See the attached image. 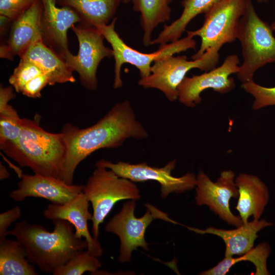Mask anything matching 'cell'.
<instances>
[{
	"label": "cell",
	"mask_w": 275,
	"mask_h": 275,
	"mask_svg": "<svg viewBox=\"0 0 275 275\" xmlns=\"http://www.w3.org/2000/svg\"><path fill=\"white\" fill-rule=\"evenodd\" d=\"M61 132L67 149L62 179L69 184H73L78 165L94 152L118 148L129 138L142 140L148 136L128 100L116 104L91 126L80 128L67 123Z\"/></svg>",
	"instance_id": "1"
},
{
	"label": "cell",
	"mask_w": 275,
	"mask_h": 275,
	"mask_svg": "<svg viewBox=\"0 0 275 275\" xmlns=\"http://www.w3.org/2000/svg\"><path fill=\"white\" fill-rule=\"evenodd\" d=\"M53 223L54 229L50 232L41 225L24 219L8 232L24 246L29 261L46 273H52L79 252L88 249L87 241L76 236L69 222L56 219Z\"/></svg>",
	"instance_id": "2"
},
{
	"label": "cell",
	"mask_w": 275,
	"mask_h": 275,
	"mask_svg": "<svg viewBox=\"0 0 275 275\" xmlns=\"http://www.w3.org/2000/svg\"><path fill=\"white\" fill-rule=\"evenodd\" d=\"M0 148L20 166L30 168L35 174L62 179L67 150L63 134L44 130L38 117L23 118L18 139Z\"/></svg>",
	"instance_id": "3"
},
{
	"label": "cell",
	"mask_w": 275,
	"mask_h": 275,
	"mask_svg": "<svg viewBox=\"0 0 275 275\" xmlns=\"http://www.w3.org/2000/svg\"><path fill=\"white\" fill-rule=\"evenodd\" d=\"M273 31L270 25L259 17L251 1L240 19L237 38L241 45L243 63L236 74L242 83L253 79L259 69L275 62Z\"/></svg>",
	"instance_id": "4"
},
{
	"label": "cell",
	"mask_w": 275,
	"mask_h": 275,
	"mask_svg": "<svg viewBox=\"0 0 275 275\" xmlns=\"http://www.w3.org/2000/svg\"><path fill=\"white\" fill-rule=\"evenodd\" d=\"M82 191L92 206V233L96 239L100 225L117 202L124 200L136 201L141 198L139 189L134 182L101 167H96L84 185Z\"/></svg>",
	"instance_id": "5"
},
{
	"label": "cell",
	"mask_w": 275,
	"mask_h": 275,
	"mask_svg": "<svg viewBox=\"0 0 275 275\" xmlns=\"http://www.w3.org/2000/svg\"><path fill=\"white\" fill-rule=\"evenodd\" d=\"M117 19V17H114L109 24L97 28L111 44L113 51L115 60L114 89H119L122 86L121 70L124 64H129L136 68L140 72L141 78H143L150 75L152 64L156 60L196 48V41L193 37L187 35L176 41L159 45L158 49L153 52H140L127 45L115 31Z\"/></svg>",
	"instance_id": "6"
},
{
	"label": "cell",
	"mask_w": 275,
	"mask_h": 275,
	"mask_svg": "<svg viewBox=\"0 0 275 275\" xmlns=\"http://www.w3.org/2000/svg\"><path fill=\"white\" fill-rule=\"evenodd\" d=\"M252 0H222L205 14L202 26L188 31L187 35L199 37L200 47L191 56L192 60L201 58L209 49L219 50L223 45L233 42L237 38L240 19Z\"/></svg>",
	"instance_id": "7"
},
{
	"label": "cell",
	"mask_w": 275,
	"mask_h": 275,
	"mask_svg": "<svg viewBox=\"0 0 275 275\" xmlns=\"http://www.w3.org/2000/svg\"><path fill=\"white\" fill-rule=\"evenodd\" d=\"M219 59V50L215 49H209L201 58L190 61L185 56H166L153 63L150 75L141 78L138 84L145 89H158L174 102L178 99L180 84L190 70L208 71L216 67Z\"/></svg>",
	"instance_id": "8"
},
{
	"label": "cell",
	"mask_w": 275,
	"mask_h": 275,
	"mask_svg": "<svg viewBox=\"0 0 275 275\" xmlns=\"http://www.w3.org/2000/svg\"><path fill=\"white\" fill-rule=\"evenodd\" d=\"M136 203L130 200L125 202L121 211L106 224L107 232L117 235L120 241L119 260L122 263L130 262L132 252L139 247L148 250V243L145 238L146 230L156 218L177 224L168 215L150 204H145L146 213L141 217L134 215Z\"/></svg>",
	"instance_id": "9"
},
{
	"label": "cell",
	"mask_w": 275,
	"mask_h": 275,
	"mask_svg": "<svg viewBox=\"0 0 275 275\" xmlns=\"http://www.w3.org/2000/svg\"><path fill=\"white\" fill-rule=\"evenodd\" d=\"M78 23L71 28L78 41V53L75 56L70 52L65 61L73 71L78 73L81 85L94 91L98 87V67L104 58L113 57V51L105 46L104 36L97 28Z\"/></svg>",
	"instance_id": "10"
},
{
	"label": "cell",
	"mask_w": 275,
	"mask_h": 275,
	"mask_svg": "<svg viewBox=\"0 0 275 275\" xmlns=\"http://www.w3.org/2000/svg\"><path fill=\"white\" fill-rule=\"evenodd\" d=\"M96 167H104L112 170L118 176L132 182H144L148 180L157 181L160 185L162 198L172 193H182L195 188L196 176L193 173L176 177L172 175L176 166V160L169 162L163 167L149 166L146 162L130 163L119 161L114 163L102 159L95 163Z\"/></svg>",
	"instance_id": "11"
},
{
	"label": "cell",
	"mask_w": 275,
	"mask_h": 275,
	"mask_svg": "<svg viewBox=\"0 0 275 275\" xmlns=\"http://www.w3.org/2000/svg\"><path fill=\"white\" fill-rule=\"evenodd\" d=\"M239 60L236 54L227 56L222 64L208 71L191 77L185 76L180 84L178 100L185 106L193 107L202 101L201 94L211 89L220 94H226L235 87L234 79L230 76L237 74Z\"/></svg>",
	"instance_id": "12"
},
{
	"label": "cell",
	"mask_w": 275,
	"mask_h": 275,
	"mask_svg": "<svg viewBox=\"0 0 275 275\" xmlns=\"http://www.w3.org/2000/svg\"><path fill=\"white\" fill-rule=\"evenodd\" d=\"M235 177L232 171H224L217 181L213 182L207 175L200 172L196 176L195 201L198 205L208 206L222 219L237 227L243 222L231 212L229 204L232 198L238 197Z\"/></svg>",
	"instance_id": "13"
},
{
	"label": "cell",
	"mask_w": 275,
	"mask_h": 275,
	"mask_svg": "<svg viewBox=\"0 0 275 275\" xmlns=\"http://www.w3.org/2000/svg\"><path fill=\"white\" fill-rule=\"evenodd\" d=\"M43 10L41 19L42 42L65 60L70 51L67 32L81 20L77 13L68 7H58L55 0H41Z\"/></svg>",
	"instance_id": "14"
},
{
	"label": "cell",
	"mask_w": 275,
	"mask_h": 275,
	"mask_svg": "<svg viewBox=\"0 0 275 275\" xmlns=\"http://www.w3.org/2000/svg\"><path fill=\"white\" fill-rule=\"evenodd\" d=\"M18 182V188L12 191L10 197L20 202L28 197L41 198L52 204H63L82 191L84 185L69 184L56 177L42 175L23 174Z\"/></svg>",
	"instance_id": "15"
},
{
	"label": "cell",
	"mask_w": 275,
	"mask_h": 275,
	"mask_svg": "<svg viewBox=\"0 0 275 275\" xmlns=\"http://www.w3.org/2000/svg\"><path fill=\"white\" fill-rule=\"evenodd\" d=\"M43 10L41 0H37L12 22L8 38L1 44V58L12 60L15 56L20 57L32 45L42 41Z\"/></svg>",
	"instance_id": "16"
},
{
	"label": "cell",
	"mask_w": 275,
	"mask_h": 275,
	"mask_svg": "<svg viewBox=\"0 0 275 275\" xmlns=\"http://www.w3.org/2000/svg\"><path fill=\"white\" fill-rule=\"evenodd\" d=\"M89 203L81 191L64 204H49L43 214L48 219H62L69 222L74 227L76 236L79 238H84L87 241V250L99 257L102 254V248L98 239L91 235L88 226V222L92 221L93 218V214L89 210Z\"/></svg>",
	"instance_id": "17"
},
{
	"label": "cell",
	"mask_w": 275,
	"mask_h": 275,
	"mask_svg": "<svg viewBox=\"0 0 275 275\" xmlns=\"http://www.w3.org/2000/svg\"><path fill=\"white\" fill-rule=\"evenodd\" d=\"M235 182L239 193L235 208L243 224L252 216L259 219L269 201L267 186L258 177L246 173L239 174Z\"/></svg>",
	"instance_id": "18"
},
{
	"label": "cell",
	"mask_w": 275,
	"mask_h": 275,
	"mask_svg": "<svg viewBox=\"0 0 275 275\" xmlns=\"http://www.w3.org/2000/svg\"><path fill=\"white\" fill-rule=\"evenodd\" d=\"M273 224L264 219L243 223L233 230H224L210 227L205 230L188 228L197 233L210 234L221 237L225 242V257L242 255L254 248V243L258 237V233L263 228L271 226Z\"/></svg>",
	"instance_id": "19"
},
{
	"label": "cell",
	"mask_w": 275,
	"mask_h": 275,
	"mask_svg": "<svg viewBox=\"0 0 275 275\" xmlns=\"http://www.w3.org/2000/svg\"><path fill=\"white\" fill-rule=\"evenodd\" d=\"M33 62L48 77L49 86L74 82L73 71L65 61L42 41L32 45L20 57Z\"/></svg>",
	"instance_id": "20"
},
{
	"label": "cell",
	"mask_w": 275,
	"mask_h": 275,
	"mask_svg": "<svg viewBox=\"0 0 275 275\" xmlns=\"http://www.w3.org/2000/svg\"><path fill=\"white\" fill-rule=\"evenodd\" d=\"M61 7H68L80 17L81 23L97 28L109 24L122 0H55Z\"/></svg>",
	"instance_id": "21"
},
{
	"label": "cell",
	"mask_w": 275,
	"mask_h": 275,
	"mask_svg": "<svg viewBox=\"0 0 275 275\" xmlns=\"http://www.w3.org/2000/svg\"><path fill=\"white\" fill-rule=\"evenodd\" d=\"M222 0H182L183 11L180 16L169 25H164L151 45H164L180 39L189 22L197 15L204 14Z\"/></svg>",
	"instance_id": "22"
},
{
	"label": "cell",
	"mask_w": 275,
	"mask_h": 275,
	"mask_svg": "<svg viewBox=\"0 0 275 275\" xmlns=\"http://www.w3.org/2000/svg\"><path fill=\"white\" fill-rule=\"evenodd\" d=\"M172 0H131L133 9L140 13V23L143 30V43L151 45V36L155 29L171 18Z\"/></svg>",
	"instance_id": "23"
},
{
	"label": "cell",
	"mask_w": 275,
	"mask_h": 275,
	"mask_svg": "<svg viewBox=\"0 0 275 275\" xmlns=\"http://www.w3.org/2000/svg\"><path fill=\"white\" fill-rule=\"evenodd\" d=\"M1 275H38L28 259L24 246L17 239L0 243Z\"/></svg>",
	"instance_id": "24"
},
{
	"label": "cell",
	"mask_w": 275,
	"mask_h": 275,
	"mask_svg": "<svg viewBox=\"0 0 275 275\" xmlns=\"http://www.w3.org/2000/svg\"><path fill=\"white\" fill-rule=\"evenodd\" d=\"M271 252L269 244L264 242L253 248L240 257H225L216 265L200 273L202 275H225L235 264L244 261L252 262L255 266V275H268L267 260Z\"/></svg>",
	"instance_id": "25"
},
{
	"label": "cell",
	"mask_w": 275,
	"mask_h": 275,
	"mask_svg": "<svg viewBox=\"0 0 275 275\" xmlns=\"http://www.w3.org/2000/svg\"><path fill=\"white\" fill-rule=\"evenodd\" d=\"M102 263L98 257L91 254L87 250L79 252L64 265L57 268L53 275H81L89 271L96 274Z\"/></svg>",
	"instance_id": "26"
},
{
	"label": "cell",
	"mask_w": 275,
	"mask_h": 275,
	"mask_svg": "<svg viewBox=\"0 0 275 275\" xmlns=\"http://www.w3.org/2000/svg\"><path fill=\"white\" fill-rule=\"evenodd\" d=\"M23 118L10 104L0 109V145L15 141L20 133Z\"/></svg>",
	"instance_id": "27"
},
{
	"label": "cell",
	"mask_w": 275,
	"mask_h": 275,
	"mask_svg": "<svg viewBox=\"0 0 275 275\" xmlns=\"http://www.w3.org/2000/svg\"><path fill=\"white\" fill-rule=\"evenodd\" d=\"M43 73L41 69L33 62L20 58L18 65L9 78V82L15 92L20 93L26 84Z\"/></svg>",
	"instance_id": "28"
},
{
	"label": "cell",
	"mask_w": 275,
	"mask_h": 275,
	"mask_svg": "<svg viewBox=\"0 0 275 275\" xmlns=\"http://www.w3.org/2000/svg\"><path fill=\"white\" fill-rule=\"evenodd\" d=\"M241 87L254 98L252 108L257 111L275 105V87H266L256 84L253 79L242 83Z\"/></svg>",
	"instance_id": "29"
},
{
	"label": "cell",
	"mask_w": 275,
	"mask_h": 275,
	"mask_svg": "<svg viewBox=\"0 0 275 275\" xmlns=\"http://www.w3.org/2000/svg\"><path fill=\"white\" fill-rule=\"evenodd\" d=\"M37 0H0V15L13 21Z\"/></svg>",
	"instance_id": "30"
},
{
	"label": "cell",
	"mask_w": 275,
	"mask_h": 275,
	"mask_svg": "<svg viewBox=\"0 0 275 275\" xmlns=\"http://www.w3.org/2000/svg\"><path fill=\"white\" fill-rule=\"evenodd\" d=\"M47 85H49L48 78L43 73L26 84L20 93L30 98H40L41 96V91Z\"/></svg>",
	"instance_id": "31"
},
{
	"label": "cell",
	"mask_w": 275,
	"mask_h": 275,
	"mask_svg": "<svg viewBox=\"0 0 275 275\" xmlns=\"http://www.w3.org/2000/svg\"><path fill=\"white\" fill-rule=\"evenodd\" d=\"M21 214V210L17 206L0 214V243L6 239L9 227L20 217Z\"/></svg>",
	"instance_id": "32"
},
{
	"label": "cell",
	"mask_w": 275,
	"mask_h": 275,
	"mask_svg": "<svg viewBox=\"0 0 275 275\" xmlns=\"http://www.w3.org/2000/svg\"><path fill=\"white\" fill-rule=\"evenodd\" d=\"M14 90V89L12 86L5 87L3 85H1L0 109L8 104L9 101L15 98L16 95Z\"/></svg>",
	"instance_id": "33"
},
{
	"label": "cell",
	"mask_w": 275,
	"mask_h": 275,
	"mask_svg": "<svg viewBox=\"0 0 275 275\" xmlns=\"http://www.w3.org/2000/svg\"><path fill=\"white\" fill-rule=\"evenodd\" d=\"M10 173L6 167L2 163H0V179L3 180L9 178Z\"/></svg>",
	"instance_id": "34"
},
{
	"label": "cell",
	"mask_w": 275,
	"mask_h": 275,
	"mask_svg": "<svg viewBox=\"0 0 275 275\" xmlns=\"http://www.w3.org/2000/svg\"><path fill=\"white\" fill-rule=\"evenodd\" d=\"M271 28H272L273 31H275V19L273 22L270 25Z\"/></svg>",
	"instance_id": "35"
},
{
	"label": "cell",
	"mask_w": 275,
	"mask_h": 275,
	"mask_svg": "<svg viewBox=\"0 0 275 275\" xmlns=\"http://www.w3.org/2000/svg\"><path fill=\"white\" fill-rule=\"evenodd\" d=\"M259 3H267L270 0H256Z\"/></svg>",
	"instance_id": "36"
},
{
	"label": "cell",
	"mask_w": 275,
	"mask_h": 275,
	"mask_svg": "<svg viewBox=\"0 0 275 275\" xmlns=\"http://www.w3.org/2000/svg\"><path fill=\"white\" fill-rule=\"evenodd\" d=\"M131 2V0H122V2L124 4H128Z\"/></svg>",
	"instance_id": "37"
}]
</instances>
